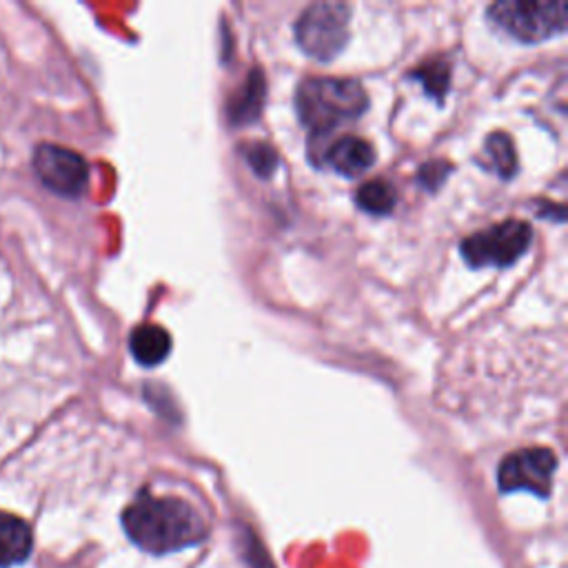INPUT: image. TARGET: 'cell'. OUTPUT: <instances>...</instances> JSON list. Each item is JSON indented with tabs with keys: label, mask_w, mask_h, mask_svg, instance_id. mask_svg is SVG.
Instances as JSON below:
<instances>
[{
	"label": "cell",
	"mask_w": 568,
	"mask_h": 568,
	"mask_svg": "<svg viewBox=\"0 0 568 568\" xmlns=\"http://www.w3.org/2000/svg\"><path fill=\"white\" fill-rule=\"evenodd\" d=\"M126 535L144 550L162 555L200 544L206 537L202 515L180 497L140 493L122 513Z\"/></svg>",
	"instance_id": "6da1fadb"
},
{
	"label": "cell",
	"mask_w": 568,
	"mask_h": 568,
	"mask_svg": "<svg viewBox=\"0 0 568 568\" xmlns=\"http://www.w3.org/2000/svg\"><path fill=\"white\" fill-rule=\"evenodd\" d=\"M368 109L364 87L351 78H304L295 89V111L315 135H326L335 126L357 120Z\"/></svg>",
	"instance_id": "7a4b0ae2"
},
{
	"label": "cell",
	"mask_w": 568,
	"mask_h": 568,
	"mask_svg": "<svg viewBox=\"0 0 568 568\" xmlns=\"http://www.w3.org/2000/svg\"><path fill=\"white\" fill-rule=\"evenodd\" d=\"M488 20L515 40L535 44L566 31V4L548 0H499L488 7Z\"/></svg>",
	"instance_id": "3957f363"
},
{
	"label": "cell",
	"mask_w": 568,
	"mask_h": 568,
	"mask_svg": "<svg viewBox=\"0 0 568 568\" xmlns=\"http://www.w3.org/2000/svg\"><path fill=\"white\" fill-rule=\"evenodd\" d=\"M351 7L344 2H313L295 22L297 47L313 60L331 62L348 44Z\"/></svg>",
	"instance_id": "277c9868"
},
{
	"label": "cell",
	"mask_w": 568,
	"mask_h": 568,
	"mask_svg": "<svg viewBox=\"0 0 568 568\" xmlns=\"http://www.w3.org/2000/svg\"><path fill=\"white\" fill-rule=\"evenodd\" d=\"M532 229L524 220H506L459 242V253L473 268L510 266L530 246Z\"/></svg>",
	"instance_id": "5b68a950"
},
{
	"label": "cell",
	"mask_w": 568,
	"mask_h": 568,
	"mask_svg": "<svg viewBox=\"0 0 568 568\" xmlns=\"http://www.w3.org/2000/svg\"><path fill=\"white\" fill-rule=\"evenodd\" d=\"M555 468L557 457L550 448H521L504 457L497 470V481L504 493L528 490L539 497H548L552 490Z\"/></svg>",
	"instance_id": "8992f818"
},
{
	"label": "cell",
	"mask_w": 568,
	"mask_h": 568,
	"mask_svg": "<svg viewBox=\"0 0 568 568\" xmlns=\"http://www.w3.org/2000/svg\"><path fill=\"white\" fill-rule=\"evenodd\" d=\"M33 169L40 182L62 197H80L89 184L87 160L60 144H40L33 153Z\"/></svg>",
	"instance_id": "52a82bcc"
},
{
	"label": "cell",
	"mask_w": 568,
	"mask_h": 568,
	"mask_svg": "<svg viewBox=\"0 0 568 568\" xmlns=\"http://www.w3.org/2000/svg\"><path fill=\"white\" fill-rule=\"evenodd\" d=\"M333 171L344 178H357L366 173L375 162V149L357 135H339L333 140L322 155Z\"/></svg>",
	"instance_id": "ba28073f"
},
{
	"label": "cell",
	"mask_w": 568,
	"mask_h": 568,
	"mask_svg": "<svg viewBox=\"0 0 568 568\" xmlns=\"http://www.w3.org/2000/svg\"><path fill=\"white\" fill-rule=\"evenodd\" d=\"M33 537L31 528L18 515L0 510V568L24 561L31 552Z\"/></svg>",
	"instance_id": "9c48e42d"
},
{
	"label": "cell",
	"mask_w": 568,
	"mask_h": 568,
	"mask_svg": "<svg viewBox=\"0 0 568 568\" xmlns=\"http://www.w3.org/2000/svg\"><path fill=\"white\" fill-rule=\"evenodd\" d=\"M264 93H266V84H264V75L260 73V69H253L242 87L233 93V98L229 100V120L235 126H244L251 120H255L262 111L264 104Z\"/></svg>",
	"instance_id": "30bf717a"
},
{
	"label": "cell",
	"mask_w": 568,
	"mask_h": 568,
	"mask_svg": "<svg viewBox=\"0 0 568 568\" xmlns=\"http://www.w3.org/2000/svg\"><path fill=\"white\" fill-rule=\"evenodd\" d=\"M129 348L142 366H158L171 353V335L158 324H140L131 331Z\"/></svg>",
	"instance_id": "8fae6325"
},
{
	"label": "cell",
	"mask_w": 568,
	"mask_h": 568,
	"mask_svg": "<svg viewBox=\"0 0 568 568\" xmlns=\"http://www.w3.org/2000/svg\"><path fill=\"white\" fill-rule=\"evenodd\" d=\"M355 202L362 211H366L371 215H388L397 204V191L390 182H386L382 178L368 180L357 189Z\"/></svg>",
	"instance_id": "7c38bea8"
},
{
	"label": "cell",
	"mask_w": 568,
	"mask_h": 568,
	"mask_svg": "<svg viewBox=\"0 0 568 568\" xmlns=\"http://www.w3.org/2000/svg\"><path fill=\"white\" fill-rule=\"evenodd\" d=\"M486 158H488V164L490 169L508 180L517 173V153H515V144L510 140V135L497 131V133H490L486 138Z\"/></svg>",
	"instance_id": "4fadbf2b"
},
{
	"label": "cell",
	"mask_w": 568,
	"mask_h": 568,
	"mask_svg": "<svg viewBox=\"0 0 568 568\" xmlns=\"http://www.w3.org/2000/svg\"><path fill=\"white\" fill-rule=\"evenodd\" d=\"M415 80H419L424 84V91L428 95H433L437 102H442L448 93V84H450V67L444 60H430L422 67H417L410 73Z\"/></svg>",
	"instance_id": "5bb4252c"
},
{
	"label": "cell",
	"mask_w": 568,
	"mask_h": 568,
	"mask_svg": "<svg viewBox=\"0 0 568 568\" xmlns=\"http://www.w3.org/2000/svg\"><path fill=\"white\" fill-rule=\"evenodd\" d=\"M244 160L246 164L260 175L268 178L277 169V153L268 142H251L244 146Z\"/></svg>",
	"instance_id": "9a60e30c"
},
{
	"label": "cell",
	"mask_w": 568,
	"mask_h": 568,
	"mask_svg": "<svg viewBox=\"0 0 568 568\" xmlns=\"http://www.w3.org/2000/svg\"><path fill=\"white\" fill-rule=\"evenodd\" d=\"M446 171H450V166L446 162H428L419 169V182L422 184H430V180H435V186L446 178Z\"/></svg>",
	"instance_id": "2e32d148"
}]
</instances>
